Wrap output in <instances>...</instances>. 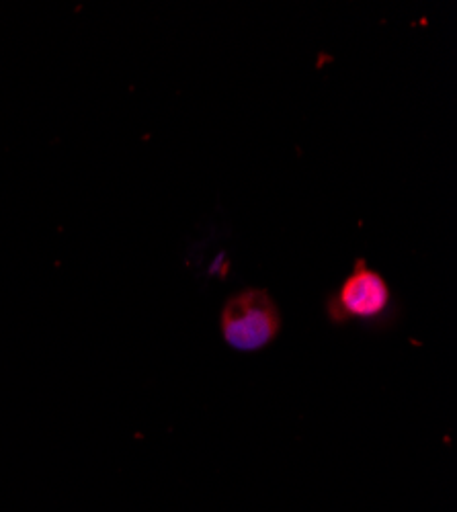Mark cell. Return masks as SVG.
<instances>
[{
    "label": "cell",
    "instance_id": "obj_1",
    "mask_svg": "<svg viewBox=\"0 0 457 512\" xmlns=\"http://www.w3.org/2000/svg\"><path fill=\"white\" fill-rule=\"evenodd\" d=\"M226 343L242 353L269 347L281 330V314L265 289H242L226 302L220 318Z\"/></svg>",
    "mask_w": 457,
    "mask_h": 512
},
{
    "label": "cell",
    "instance_id": "obj_2",
    "mask_svg": "<svg viewBox=\"0 0 457 512\" xmlns=\"http://www.w3.org/2000/svg\"><path fill=\"white\" fill-rule=\"evenodd\" d=\"M390 287L386 279L357 261L353 273L343 281L341 289L328 304V314L335 322L380 318L390 306Z\"/></svg>",
    "mask_w": 457,
    "mask_h": 512
}]
</instances>
